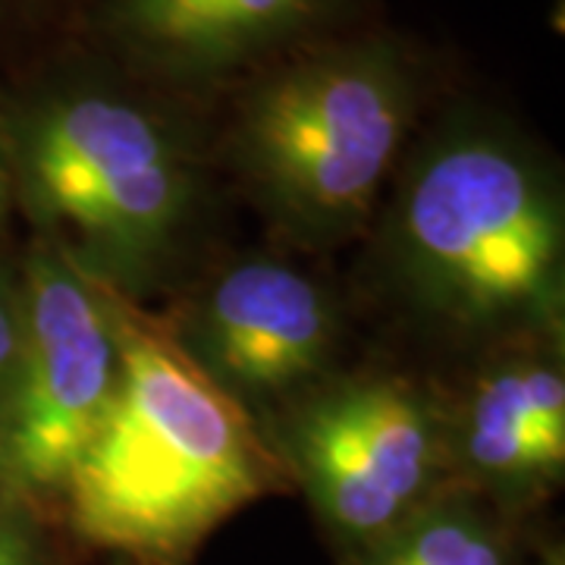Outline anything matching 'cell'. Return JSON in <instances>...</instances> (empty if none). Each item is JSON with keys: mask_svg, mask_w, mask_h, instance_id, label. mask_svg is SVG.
Here are the masks:
<instances>
[{"mask_svg": "<svg viewBox=\"0 0 565 565\" xmlns=\"http://www.w3.org/2000/svg\"><path fill=\"white\" fill-rule=\"evenodd\" d=\"M7 185H10V158H7V145L0 139V214L7 204Z\"/></svg>", "mask_w": 565, "mask_h": 565, "instance_id": "obj_13", "label": "cell"}, {"mask_svg": "<svg viewBox=\"0 0 565 565\" xmlns=\"http://www.w3.org/2000/svg\"><path fill=\"white\" fill-rule=\"evenodd\" d=\"M345 565H512V537L478 500L434 493Z\"/></svg>", "mask_w": 565, "mask_h": 565, "instance_id": "obj_10", "label": "cell"}, {"mask_svg": "<svg viewBox=\"0 0 565 565\" xmlns=\"http://www.w3.org/2000/svg\"><path fill=\"white\" fill-rule=\"evenodd\" d=\"M282 452L345 556L437 493V424L396 381H359L315 396L286 424Z\"/></svg>", "mask_w": 565, "mask_h": 565, "instance_id": "obj_6", "label": "cell"}, {"mask_svg": "<svg viewBox=\"0 0 565 565\" xmlns=\"http://www.w3.org/2000/svg\"><path fill=\"white\" fill-rule=\"evenodd\" d=\"M468 468L500 490L553 481L565 462V384L550 364L515 362L475 390L462 424Z\"/></svg>", "mask_w": 565, "mask_h": 565, "instance_id": "obj_9", "label": "cell"}, {"mask_svg": "<svg viewBox=\"0 0 565 565\" xmlns=\"http://www.w3.org/2000/svg\"><path fill=\"white\" fill-rule=\"evenodd\" d=\"M22 340V315L13 308V302L0 292V384L10 381L17 359H20Z\"/></svg>", "mask_w": 565, "mask_h": 565, "instance_id": "obj_12", "label": "cell"}, {"mask_svg": "<svg viewBox=\"0 0 565 565\" xmlns=\"http://www.w3.org/2000/svg\"><path fill=\"white\" fill-rule=\"evenodd\" d=\"M20 359L0 424V459L25 493H63L117 377L107 302L61 258H35Z\"/></svg>", "mask_w": 565, "mask_h": 565, "instance_id": "obj_5", "label": "cell"}, {"mask_svg": "<svg viewBox=\"0 0 565 565\" xmlns=\"http://www.w3.org/2000/svg\"><path fill=\"white\" fill-rule=\"evenodd\" d=\"M337 0H107L104 32L126 61L173 82H207L274 54Z\"/></svg>", "mask_w": 565, "mask_h": 565, "instance_id": "obj_8", "label": "cell"}, {"mask_svg": "<svg viewBox=\"0 0 565 565\" xmlns=\"http://www.w3.org/2000/svg\"><path fill=\"white\" fill-rule=\"evenodd\" d=\"M415 110L418 79L403 47L343 41L270 66L245 92L233 145L286 221L333 236L367 217Z\"/></svg>", "mask_w": 565, "mask_h": 565, "instance_id": "obj_3", "label": "cell"}, {"mask_svg": "<svg viewBox=\"0 0 565 565\" xmlns=\"http://www.w3.org/2000/svg\"><path fill=\"white\" fill-rule=\"evenodd\" d=\"M0 565H54L41 531L17 509H0Z\"/></svg>", "mask_w": 565, "mask_h": 565, "instance_id": "obj_11", "label": "cell"}, {"mask_svg": "<svg viewBox=\"0 0 565 565\" xmlns=\"http://www.w3.org/2000/svg\"><path fill=\"white\" fill-rule=\"evenodd\" d=\"M337 337L333 308L286 264L233 267L199 305L192 359L239 403L289 393L315 377Z\"/></svg>", "mask_w": 565, "mask_h": 565, "instance_id": "obj_7", "label": "cell"}, {"mask_svg": "<svg viewBox=\"0 0 565 565\" xmlns=\"http://www.w3.org/2000/svg\"><path fill=\"white\" fill-rule=\"evenodd\" d=\"M541 565H563V556H559V553H550Z\"/></svg>", "mask_w": 565, "mask_h": 565, "instance_id": "obj_14", "label": "cell"}, {"mask_svg": "<svg viewBox=\"0 0 565 565\" xmlns=\"http://www.w3.org/2000/svg\"><path fill=\"white\" fill-rule=\"evenodd\" d=\"M396 248L412 289L446 318H527L553 302L559 282V204L519 141L459 122L412 163L396 207Z\"/></svg>", "mask_w": 565, "mask_h": 565, "instance_id": "obj_2", "label": "cell"}, {"mask_svg": "<svg viewBox=\"0 0 565 565\" xmlns=\"http://www.w3.org/2000/svg\"><path fill=\"white\" fill-rule=\"evenodd\" d=\"M13 161L35 211L104 280L151 270L189 202L173 126L136 95L95 79L63 82L29 104Z\"/></svg>", "mask_w": 565, "mask_h": 565, "instance_id": "obj_4", "label": "cell"}, {"mask_svg": "<svg viewBox=\"0 0 565 565\" xmlns=\"http://www.w3.org/2000/svg\"><path fill=\"white\" fill-rule=\"evenodd\" d=\"M104 302L117 377L63 484V515L122 565H189L226 519L280 487L282 468L177 330L114 292Z\"/></svg>", "mask_w": 565, "mask_h": 565, "instance_id": "obj_1", "label": "cell"}]
</instances>
